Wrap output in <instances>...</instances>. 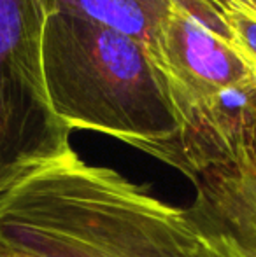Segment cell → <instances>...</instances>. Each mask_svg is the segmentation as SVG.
I'll return each mask as SVG.
<instances>
[{
    "instance_id": "cell-10",
    "label": "cell",
    "mask_w": 256,
    "mask_h": 257,
    "mask_svg": "<svg viewBox=\"0 0 256 257\" xmlns=\"http://www.w3.org/2000/svg\"><path fill=\"white\" fill-rule=\"evenodd\" d=\"M0 257H27V255H20V254H13V252L0 250Z\"/></svg>"
},
{
    "instance_id": "cell-1",
    "label": "cell",
    "mask_w": 256,
    "mask_h": 257,
    "mask_svg": "<svg viewBox=\"0 0 256 257\" xmlns=\"http://www.w3.org/2000/svg\"><path fill=\"white\" fill-rule=\"evenodd\" d=\"M0 250L27 257H200L188 206L75 151L0 196Z\"/></svg>"
},
{
    "instance_id": "cell-2",
    "label": "cell",
    "mask_w": 256,
    "mask_h": 257,
    "mask_svg": "<svg viewBox=\"0 0 256 257\" xmlns=\"http://www.w3.org/2000/svg\"><path fill=\"white\" fill-rule=\"evenodd\" d=\"M42 75L56 117L147 153L178 132L167 81L135 39L67 14L42 30Z\"/></svg>"
},
{
    "instance_id": "cell-8",
    "label": "cell",
    "mask_w": 256,
    "mask_h": 257,
    "mask_svg": "<svg viewBox=\"0 0 256 257\" xmlns=\"http://www.w3.org/2000/svg\"><path fill=\"white\" fill-rule=\"evenodd\" d=\"M233 49L256 77V0H211Z\"/></svg>"
},
{
    "instance_id": "cell-6",
    "label": "cell",
    "mask_w": 256,
    "mask_h": 257,
    "mask_svg": "<svg viewBox=\"0 0 256 257\" xmlns=\"http://www.w3.org/2000/svg\"><path fill=\"white\" fill-rule=\"evenodd\" d=\"M190 208L230 234L256 257V142L233 165L209 170L193 182Z\"/></svg>"
},
{
    "instance_id": "cell-9",
    "label": "cell",
    "mask_w": 256,
    "mask_h": 257,
    "mask_svg": "<svg viewBox=\"0 0 256 257\" xmlns=\"http://www.w3.org/2000/svg\"><path fill=\"white\" fill-rule=\"evenodd\" d=\"M200 236V257H249L226 231L188 206Z\"/></svg>"
},
{
    "instance_id": "cell-3",
    "label": "cell",
    "mask_w": 256,
    "mask_h": 257,
    "mask_svg": "<svg viewBox=\"0 0 256 257\" xmlns=\"http://www.w3.org/2000/svg\"><path fill=\"white\" fill-rule=\"evenodd\" d=\"M42 0H0V196L70 154V130L56 117L42 75Z\"/></svg>"
},
{
    "instance_id": "cell-5",
    "label": "cell",
    "mask_w": 256,
    "mask_h": 257,
    "mask_svg": "<svg viewBox=\"0 0 256 257\" xmlns=\"http://www.w3.org/2000/svg\"><path fill=\"white\" fill-rule=\"evenodd\" d=\"M178 132L146 154L172 166L190 182L230 166L256 142V77L176 110Z\"/></svg>"
},
{
    "instance_id": "cell-7",
    "label": "cell",
    "mask_w": 256,
    "mask_h": 257,
    "mask_svg": "<svg viewBox=\"0 0 256 257\" xmlns=\"http://www.w3.org/2000/svg\"><path fill=\"white\" fill-rule=\"evenodd\" d=\"M46 13L67 14L135 39L149 51L170 13L172 0H42Z\"/></svg>"
},
{
    "instance_id": "cell-4",
    "label": "cell",
    "mask_w": 256,
    "mask_h": 257,
    "mask_svg": "<svg viewBox=\"0 0 256 257\" xmlns=\"http://www.w3.org/2000/svg\"><path fill=\"white\" fill-rule=\"evenodd\" d=\"M153 60L176 110L253 77L211 0H172Z\"/></svg>"
}]
</instances>
